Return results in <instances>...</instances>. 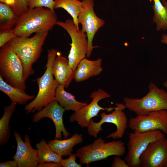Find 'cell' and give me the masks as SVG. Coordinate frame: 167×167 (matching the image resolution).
I'll list each match as a JSON object with an SVG mask.
<instances>
[{
    "instance_id": "ac0fdd59",
    "label": "cell",
    "mask_w": 167,
    "mask_h": 167,
    "mask_svg": "<svg viewBox=\"0 0 167 167\" xmlns=\"http://www.w3.org/2000/svg\"><path fill=\"white\" fill-rule=\"evenodd\" d=\"M83 140L81 134L75 133L68 139L64 140L55 139L49 140L48 143L54 152L62 156H65L71 153L73 147L82 143Z\"/></svg>"
},
{
    "instance_id": "484cf974",
    "label": "cell",
    "mask_w": 167,
    "mask_h": 167,
    "mask_svg": "<svg viewBox=\"0 0 167 167\" xmlns=\"http://www.w3.org/2000/svg\"><path fill=\"white\" fill-rule=\"evenodd\" d=\"M27 1L29 8L44 7L54 11V0H27Z\"/></svg>"
},
{
    "instance_id": "6da1fadb",
    "label": "cell",
    "mask_w": 167,
    "mask_h": 167,
    "mask_svg": "<svg viewBox=\"0 0 167 167\" xmlns=\"http://www.w3.org/2000/svg\"><path fill=\"white\" fill-rule=\"evenodd\" d=\"M57 21L54 11L44 7L29 8L19 16L13 29L17 36L28 37L34 33L49 32Z\"/></svg>"
},
{
    "instance_id": "7c38bea8",
    "label": "cell",
    "mask_w": 167,
    "mask_h": 167,
    "mask_svg": "<svg viewBox=\"0 0 167 167\" xmlns=\"http://www.w3.org/2000/svg\"><path fill=\"white\" fill-rule=\"evenodd\" d=\"M111 95L104 90L99 88L92 92L90 97L92 99V101L85 106L75 112L69 118L70 122H76L82 127H88L90 121L92 118L98 116L101 110L112 111L115 107L103 108L98 104L101 100L111 97Z\"/></svg>"
},
{
    "instance_id": "7402d4cb",
    "label": "cell",
    "mask_w": 167,
    "mask_h": 167,
    "mask_svg": "<svg viewBox=\"0 0 167 167\" xmlns=\"http://www.w3.org/2000/svg\"><path fill=\"white\" fill-rule=\"evenodd\" d=\"M36 148L37 150L39 164L51 162L60 163L62 156L54 152L45 139H42L37 143Z\"/></svg>"
},
{
    "instance_id": "f546056e",
    "label": "cell",
    "mask_w": 167,
    "mask_h": 167,
    "mask_svg": "<svg viewBox=\"0 0 167 167\" xmlns=\"http://www.w3.org/2000/svg\"><path fill=\"white\" fill-rule=\"evenodd\" d=\"M111 166L112 167H129L125 160L122 159L120 156H118L114 157Z\"/></svg>"
},
{
    "instance_id": "30bf717a",
    "label": "cell",
    "mask_w": 167,
    "mask_h": 167,
    "mask_svg": "<svg viewBox=\"0 0 167 167\" xmlns=\"http://www.w3.org/2000/svg\"><path fill=\"white\" fill-rule=\"evenodd\" d=\"M80 11L78 16L79 24L82 26L81 30L87 34L88 49L86 57H90L94 48L92 41L99 29L105 24V21L98 17L94 11V0H82Z\"/></svg>"
},
{
    "instance_id": "5b68a950",
    "label": "cell",
    "mask_w": 167,
    "mask_h": 167,
    "mask_svg": "<svg viewBox=\"0 0 167 167\" xmlns=\"http://www.w3.org/2000/svg\"><path fill=\"white\" fill-rule=\"evenodd\" d=\"M149 91L141 98L125 97L123 98L126 108L137 115H144L150 112L167 110V92L159 88L152 82L148 87Z\"/></svg>"
},
{
    "instance_id": "e0dca14e",
    "label": "cell",
    "mask_w": 167,
    "mask_h": 167,
    "mask_svg": "<svg viewBox=\"0 0 167 167\" xmlns=\"http://www.w3.org/2000/svg\"><path fill=\"white\" fill-rule=\"evenodd\" d=\"M102 59L90 60L86 58L82 59L74 71V79L76 82L84 81L89 78L99 75L102 72Z\"/></svg>"
},
{
    "instance_id": "f35d334b",
    "label": "cell",
    "mask_w": 167,
    "mask_h": 167,
    "mask_svg": "<svg viewBox=\"0 0 167 167\" xmlns=\"http://www.w3.org/2000/svg\"><path fill=\"white\" fill-rule=\"evenodd\" d=\"M167 141V139H166Z\"/></svg>"
},
{
    "instance_id": "d4e9b609",
    "label": "cell",
    "mask_w": 167,
    "mask_h": 167,
    "mask_svg": "<svg viewBox=\"0 0 167 167\" xmlns=\"http://www.w3.org/2000/svg\"><path fill=\"white\" fill-rule=\"evenodd\" d=\"M153 22L156 26L157 31L167 30V10L160 0L154 2Z\"/></svg>"
},
{
    "instance_id": "9c48e42d",
    "label": "cell",
    "mask_w": 167,
    "mask_h": 167,
    "mask_svg": "<svg viewBox=\"0 0 167 167\" xmlns=\"http://www.w3.org/2000/svg\"><path fill=\"white\" fill-rule=\"evenodd\" d=\"M160 130L130 133L127 143V152L125 158L129 167H139L141 154L151 142L164 138Z\"/></svg>"
},
{
    "instance_id": "d590c367",
    "label": "cell",
    "mask_w": 167,
    "mask_h": 167,
    "mask_svg": "<svg viewBox=\"0 0 167 167\" xmlns=\"http://www.w3.org/2000/svg\"><path fill=\"white\" fill-rule=\"evenodd\" d=\"M163 85L165 88L167 89V79L164 82Z\"/></svg>"
},
{
    "instance_id": "e575fe53",
    "label": "cell",
    "mask_w": 167,
    "mask_h": 167,
    "mask_svg": "<svg viewBox=\"0 0 167 167\" xmlns=\"http://www.w3.org/2000/svg\"><path fill=\"white\" fill-rule=\"evenodd\" d=\"M162 2L167 10V0H162Z\"/></svg>"
},
{
    "instance_id": "5bb4252c",
    "label": "cell",
    "mask_w": 167,
    "mask_h": 167,
    "mask_svg": "<svg viewBox=\"0 0 167 167\" xmlns=\"http://www.w3.org/2000/svg\"><path fill=\"white\" fill-rule=\"evenodd\" d=\"M167 161V141L165 137L151 143L139 158L142 167H164Z\"/></svg>"
},
{
    "instance_id": "cb8c5ba5",
    "label": "cell",
    "mask_w": 167,
    "mask_h": 167,
    "mask_svg": "<svg viewBox=\"0 0 167 167\" xmlns=\"http://www.w3.org/2000/svg\"><path fill=\"white\" fill-rule=\"evenodd\" d=\"M19 17L9 5L0 3V31L13 28Z\"/></svg>"
},
{
    "instance_id": "2e32d148",
    "label": "cell",
    "mask_w": 167,
    "mask_h": 167,
    "mask_svg": "<svg viewBox=\"0 0 167 167\" xmlns=\"http://www.w3.org/2000/svg\"><path fill=\"white\" fill-rule=\"evenodd\" d=\"M74 71L70 66L68 59L58 52L53 63L52 72L59 84L68 88L74 79Z\"/></svg>"
},
{
    "instance_id": "4316f807",
    "label": "cell",
    "mask_w": 167,
    "mask_h": 167,
    "mask_svg": "<svg viewBox=\"0 0 167 167\" xmlns=\"http://www.w3.org/2000/svg\"><path fill=\"white\" fill-rule=\"evenodd\" d=\"M14 3L10 6L19 16L26 12L28 9L27 0H13Z\"/></svg>"
},
{
    "instance_id": "44dd1931",
    "label": "cell",
    "mask_w": 167,
    "mask_h": 167,
    "mask_svg": "<svg viewBox=\"0 0 167 167\" xmlns=\"http://www.w3.org/2000/svg\"><path fill=\"white\" fill-rule=\"evenodd\" d=\"M17 104L11 102V104L3 107V115L0 119V145L7 143L11 134L10 122L12 115L15 111Z\"/></svg>"
},
{
    "instance_id": "8fae6325",
    "label": "cell",
    "mask_w": 167,
    "mask_h": 167,
    "mask_svg": "<svg viewBox=\"0 0 167 167\" xmlns=\"http://www.w3.org/2000/svg\"><path fill=\"white\" fill-rule=\"evenodd\" d=\"M128 126L135 132L159 130L167 135V110L154 111L146 115L131 118Z\"/></svg>"
},
{
    "instance_id": "277c9868",
    "label": "cell",
    "mask_w": 167,
    "mask_h": 167,
    "mask_svg": "<svg viewBox=\"0 0 167 167\" xmlns=\"http://www.w3.org/2000/svg\"><path fill=\"white\" fill-rule=\"evenodd\" d=\"M125 152V144L122 141L113 140L106 143L99 137L93 143L78 149L76 154L80 163L88 167L92 162L105 160L110 156H122Z\"/></svg>"
},
{
    "instance_id": "ffe728a7",
    "label": "cell",
    "mask_w": 167,
    "mask_h": 167,
    "mask_svg": "<svg viewBox=\"0 0 167 167\" xmlns=\"http://www.w3.org/2000/svg\"><path fill=\"white\" fill-rule=\"evenodd\" d=\"M0 90L9 97L11 102L17 104H25L28 101L35 98L34 96L27 94L25 91L10 85L4 81L1 75Z\"/></svg>"
},
{
    "instance_id": "83f0119b",
    "label": "cell",
    "mask_w": 167,
    "mask_h": 167,
    "mask_svg": "<svg viewBox=\"0 0 167 167\" xmlns=\"http://www.w3.org/2000/svg\"><path fill=\"white\" fill-rule=\"evenodd\" d=\"M17 36L13 28L0 31V47Z\"/></svg>"
},
{
    "instance_id": "4dcf8cb0",
    "label": "cell",
    "mask_w": 167,
    "mask_h": 167,
    "mask_svg": "<svg viewBox=\"0 0 167 167\" xmlns=\"http://www.w3.org/2000/svg\"><path fill=\"white\" fill-rule=\"evenodd\" d=\"M0 167H17L16 162L14 160H9L0 163Z\"/></svg>"
},
{
    "instance_id": "ba28073f",
    "label": "cell",
    "mask_w": 167,
    "mask_h": 167,
    "mask_svg": "<svg viewBox=\"0 0 167 167\" xmlns=\"http://www.w3.org/2000/svg\"><path fill=\"white\" fill-rule=\"evenodd\" d=\"M56 25L65 30L71 38L68 59L70 66L74 71L80 62L86 57L88 49L87 34L81 29L78 30L71 19H67L65 22L57 21Z\"/></svg>"
},
{
    "instance_id": "4fadbf2b",
    "label": "cell",
    "mask_w": 167,
    "mask_h": 167,
    "mask_svg": "<svg viewBox=\"0 0 167 167\" xmlns=\"http://www.w3.org/2000/svg\"><path fill=\"white\" fill-rule=\"evenodd\" d=\"M65 110L54 100L35 113L32 116V121L36 123L44 118L50 119L55 127V139H61L62 134L66 139L71 134L66 130L63 123V115Z\"/></svg>"
},
{
    "instance_id": "7a4b0ae2",
    "label": "cell",
    "mask_w": 167,
    "mask_h": 167,
    "mask_svg": "<svg viewBox=\"0 0 167 167\" xmlns=\"http://www.w3.org/2000/svg\"><path fill=\"white\" fill-rule=\"evenodd\" d=\"M48 33H38L30 38L17 36L7 43L21 59L26 79L34 74L32 65L41 56Z\"/></svg>"
},
{
    "instance_id": "74e56055",
    "label": "cell",
    "mask_w": 167,
    "mask_h": 167,
    "mask_svg": "<svg viewBox=\"0 0 167 167\" xmlns=\"http://www.w3.org/2000/svg\"><path fill=\"white\" fill-rule=\"evenodd\" d=\"M150 0V1H151V0ZM152 0L154 2H155V1H157V0Z\"/></svg>"
},
{
    "instance_id": "8d00e7d4",
    "label": "cell",
    "mask_w": 167,
    "mask_h": 167,
    "mask_svg": "<svg viewBox=\"0 0 167 167\" xmlns=\"http://www.w3.org/2000/svg\"><path fill=\"white\" fill-rule=\"evenodd\" d=\"M164 167H167V161Z\"/></svg>"
},
{
    "instance_id": "603a6c76",
    "label": "cell",
    "mask_w": 167,
    "mask_h": 167,
    "mask_svg": "<svg viewBox=\"0 0 167 167\" xmlns=\"http://www.w3.org/2000/svg\"><path fill=\"white\" fill-rule=\"evenodd\" d=\"M79 0H54V9L61 8L66 11L72 17L78 30H79L78 16L82 6Z\"/></svg>"
},
{
    "instance_id": "d6a6232c",
    "label": "cell",
    "mask_w": 167,
    "mask_h": 167,
    "mask_svg": "<svg viewBox=\"0 0 167 167\" xmlns=\"http://www.w3.org/2000/svg\"><path fill=\"white\" fill-rule=\"evenodd\" d=\"M0 3L6 4L11 6L14 3L13 0H0Z\"/></svg>"
},
{
    "instance_id": "d6986e66",
    "label": "cell",
    "mask_w": 167,
    "mask_h": 167,
    "mask_svg": "<svg viewBox=\"0 0 167 167\" xmlns=\"http://www.w3.org/2000/svg\"><path fill=\"white\" fill-rule=\"evenodd\" d=\"M65 88L63 85L59 84L56 90L55 100L66 110L75 112L88 105L86 102L77 101L75 96L66 92Z\"/></svg>"
},
{
    "instance_id": "3957f363",
    "label": "cell",
    "mask_w": 167,
    "mask_h": 167,
    "mask_svg": "<svg viewBox=\"0 0 167 167\" xmlns=\"http://www.w3.org/2000/svg\"><path fill=\"white\" fill-rule=\"evenodd\" d=\"M58 52L54 49L48 51L45 71L41 77L36 79L39 89L37 94L24 107V109L27 113L40 111L55 100L56 90L59 84L54 77L52 68Z\"/></svg>"
},
{
    "instance_id": "1f68e13d",
    "label": "cell",
    "mask_w": 167,
    "mask_h": 167,
    "mask_svg": "<svg viewBox=\"0 0 167 167\" xmlns=\"http://www.w3.org/2000/svg\"><path fill=\"white\" fill-rule=\"evenodd\" d=\"M38 167H62L60 163L54 162H46L41 164H39Z\"/></svg>"
},
{
    "instance_id": "836d02e7",
    "label": "cell",
    "mask_w": 167,
    "mask_h": 167,
    "mask_svg": "<svg viewBox=\"0 0 167 167\" xmlns=\"http://www.w3.org/2000/svg\"><path fill=\"white\" fill-rule=\"evenodd\" d=\"M161 41L163 43L167 45V34H163L161 40Z\"/></svg>"
},
{
    "instance_id": "8992f818",
    "label": "cell",
    "mask_w": 167,
    "mask_h": 167,
    "mask_svg": "<svg viewBox=\"0 0 167 167\" xmlns=\"http://www.w3.org/2000/svg\"><path fill=\"white\" fill-rule=\"evenodd\" d=\"M0 75L10 85L24 91L26 89L23 63L7 43L0 49Z\"/></svg>"
},
{
    "instance_id": "52a82bcc",
    "label": "cell",
    "mask_w": 167,
    "mask_h": 167,
    "mask_svg": "<svg viewBox=\"0 0 167 167\" xmlns=\"http://www.w3.org/2000/svg\"><path fill=\"white\" fill-rule=\"evenodd\" d=\"M116 106L112 112L107 114L103 112L101 114V119L96 122L91 119L88 127V132L91 136L96 138L100 131H102V125L105 123H112L116 126V131L106 137L117 139L122 137L128 127V121L126 115L123 110L126 108L124 104L117 103Z\"/></svg>"
},
{
    "instance_id": "f1b7e54d",
    "label": "cell",
    "mask_w": 167,
    "mask_h": 167,
    "mask_svg": "<svg viewBox=\"0 0 167 167\" xmlns=\"http://www.w3.org/2000/svg\"><path fill=\"white\" fill-rule=\"evenodd\" d=\"M67 158L62 159L60 164L62 167H81V164H78L76 161V153H71Z\"/></svg>"
},
{
    "instance_id": "ab89813d",
    "label": "cell",
    "mask_w": 167,
    "mask_h": 167,
    "mask_svg": "<svg viewBox=\"0 0 167 167\" xmlns=\"http://www.w3.org/2000/svg\"><path fill=\"white\" fill-rule=\"evenodd\" d=\"M167 60V58H166Z\"/></svg>"
},
{
    "instance_id": "9a60e30c",
    "label": "cell",
    "mask_w": 167,
    "mask_h": 167,
    "mask_svg": "<svg viewBox=\"0 0 167 167\" xmlns=\"http://www.w3.org/2000/svg\"><path fill=\"white\" fill-rule=\"evenodd\" d=\"M14 135L17 146L16 153L11 158L16 162L18 167H37L39 164L37 150L32 147L29 136L25 135L24 141L17 131H14Z\"/></svg>"
}]
</instances>
